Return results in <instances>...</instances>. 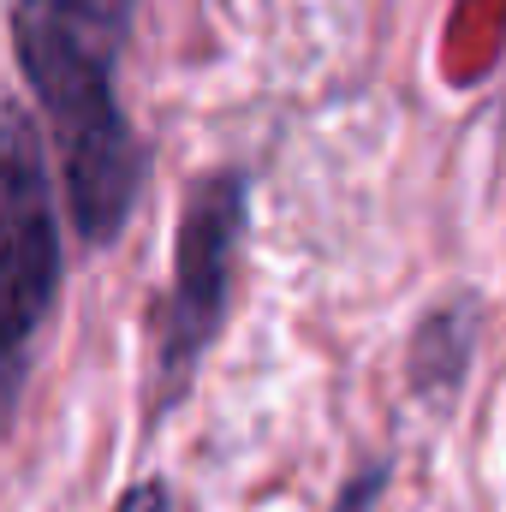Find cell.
I'll use <instances>...</instances> for the list:
<instances>
[{"mask_svg": "<svg viewBox=\"0 0 506 512\" xmlns=\"http://www.w3.org/2000/svg\"><path fill=\"white\" fill-rule=\"evenodd\" d=\"M30 328H36V316L0 286V417H6V405L18 393V376H24V340H30Z\"/></svg>", "mask_w": 506, "mask_h": 512, "instance_id": "4", "label": "cell"}, {"mask_svg": "<svg viewBox=\"0 0 506 512\" xmlns=\"http://www.w3.org/2000/svg\"><path fill=\"white\" fill-rule=\"evenodd\" d=\"M131 0H12L18 66L54 126L72 221L84 239H114L137 203L143 155L114 108V60L126 48Z\"/></svg>", "mask_w": 506, "mask_h": 512, "instance_id": "1", "label": "cell"}, {"mask_svg": "<svg viewBox=\"0 0 506 512\" xmlns=\"http://www.w3.org/2000/svg\"><path fill=\"white\" fill-rule=\"evenodd\" d=\"M120 512H185V507H179V495H173V489L143 483V489H131L126 501H120Z\"/></svg>", "mask_w": 506, "mask_h": 512, "instance_id": "5", "label": "cell"}, {"mask_svg": "<svg viewBox=\"0 0 506 512\" xmlns=\"http://www.w3.org/2000/svg\"><path fill=\"white\" fill-rule=\"evenodd\" d=\"M346 512H358V507H346Z\"/></svg>", "mask_w": 506, "mask_h": 512, "instance_id": "6", "label": "cell"}, {"mask_svg": "<svg viewBox=\"0 0 506 512\" xmlns=\"http://www.w3.org/2000/svg\"><path fill=\"white\" fill-rule=\"evenodd\" d=\"M60 280V227L42 179V155L24 120L0 114V286L42 316Z\"/></svg>", "mask_w": 506, "mask_h": 512, "instance_id": "3", "label": "cell"}, {"mask_svg": "<svg viewBox=\"0 0 506 512\" xmlns=\"http://www.w3.org/2000/svg\"><path fill=\"white\" fill-rule=\"evenodd\" d=\"M239 221H245L239 179H203L191 209H185L179 256H173V304H167V334H161V376H167V387H179L191 376L197 352L209 346V334L221 322Z\"/></svg>", "mask_w": 506, "mask_h": 512, "instance_id": "2", "label": "cell"}]
</instances>
